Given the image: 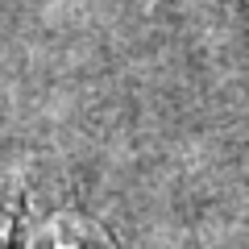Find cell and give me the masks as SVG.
<instances>
[{
    "mask_svg": "<svg viewBox=\"0 0 249 249\" xmlns=\"http://www.w3.org/2000/svg\"><path fill=\"white\" fill-rule=\"evenodd\" d=\"M25 249H116V245L96 220L79 212H58L37 224Z\"/></svg>",
    "mask_w": 249,
    "mask_h": 249,
    "instance_id": "6da1fadb",
    "label": "cell"
}]
</instances>
